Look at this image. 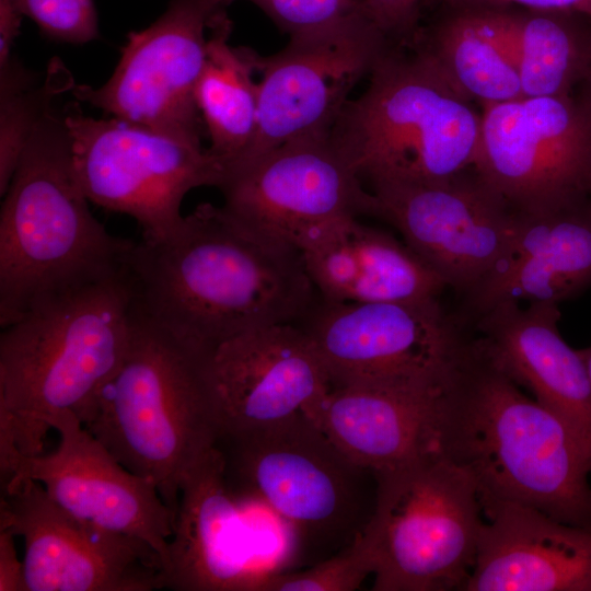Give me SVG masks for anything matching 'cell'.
<instances>
[{"label": "cell", "instance_id": "obj_20", "mask_svg": "<svg viewBox=\"0 0 591 591\" xmlns=\"http://www.w3.org/2000/svg\"><path fill=\"white\" fill-rule=\"evenodd\" d=\"M557 304L503 302L476 317V350L554 414L591 472V381L578 349L563 338Z\"/></svg>", "mask_w": 591, "mask_h": 591}, {"label": "cell", "instance_id": "obj_1", "mask_svg": "<svg viewBox=\"0 0 591 591\" xmlns=\"http://www.w3.org/2000/svg\"><path fill=\"white\" fill-rule=\"evenodd\" d=\"M139 314L205 359L246 332L299 324L317 300L299 251L199 204L126 265Z\"/></svg>", "mask_w": 591, "mask_h": 591}, {"label": "cell", "instance_id": "obj_22", "mask_svg": "<svg viewBox=\"0 0 591 591\" xmlns=\"http://www.w3.org/2000/svg\"><path fill=\"white\" fill-rule=\"evenodd\" d=\"M484 517L464 591H591V528L510 502Z\"/></svg>", "mask_w": 591, "mask_h": 591}, {"label": "cell", "instance_id": "obj_15", "mask_svg": "<svg viewBox=\"0 0 591 591\" xmlns=\"http://www.w3.org/2000/svg\"><path fill=\"white\" fill-rule=\"evenodd\" d=\"M227 8L225 0H171L150 26L128 34L104 84H76L70 93L124 123L201 144L195 89L206 60V32Z\"/></svg>", "mask_w": 591, "mask_h": 591}, {"label": "cell", "instance_id": "obj_30", "mask_svg": "<svg viewBox=\"0 0 591 591\" xmlns=\"http://www.w3.org/2000/svg\"><path fill=\"white\" fill-rule=\"evenodd\" d=\"M237 0H225L228 7ZM259 8L289 37L333 27L370 15L364 0H246ZM371 16V15H370Z\"/></svg>", "mask_w": 591, "mask_h": 591}, {"label": "cell", "instance_id": "obj_19", "mask_svg": "<svg viewBox=\"0 0 591 591\" xmlns=\"http://www.w3.org/2000/svg\"><path fill=\"white\" fill-rule=\"evenodd\" d=\"M202 367L219 436L298 415L318 425L322 406L333 389L323 360L299 324L241 334L202 359Z\"/></svg>", "mask_w": 591, "mask_h": 591}, {"label": "cell", "instance_id": "obj_17", "mask_svg": "<svg viewBox=\"0 0 591 591\" xmlns=\"http://www.w3.org/2000/svg\"><path fill=\"white\" fill-rule=\"evenodd\" d=\"M369 187L375 217L393 224L448 287L465 296L507 253L514 210L474 167L434 183Z\"/></svg>", "mask_w": 591, "mask_h": 591}, {"label": "cell", "instance_id": "obj_38", "mask_svg": "<svg viewBox=\"0 0 591 591\" xmlns=\"http://www.w3.org/2000/svg\"><path fill=\"white\" fill-rule=\"evenodd\" d=\"M590 199H591V194H590Z\"/></svg>", "mask_w": 591, "mask_h": 591}, {"label": "cell", "instance_id": "obj_34", "mask_svg": "<svg viewBox=\"0 0 591 591\" xmlns=\"http://www.w3.org/2000/svg\"><path fill=\"white\" fill-rule=\"evenodd\" d=\"M15 537L10 530L0 528V591H25L24 563L19 557Z\"/></svg>", "mask_w": 591, "mask_h": 591}, {"label": "cell", "instance_id": "obj_5", "mask_svg": "<svg viewBox=\"0 0 591 591\" xmlns=\"http://www.w3.org/2000/svg\"><path fill=\"white\" fill-rule=\"evenodd\" d=\"M82 424L123 466L153 482L174 515L184 478L219 436L202 358L139 312L120 366Z\"/></svg>", "mask_w": 591, "mask_h": 591}, {"label": "cell", "instance_id": "obj_2", "mask_svg": "<svg viewBox=\"0 0 591 591\" xmlns=\"http://www.w3.org/2000/svg\"><path fill=\"white\" fill-rule=\"evenodd\" d=\"M438 451L473 479L484 511L510 502L591 528V474L567 427L474 347L444 390Z\"/></svg>", "mask_w": 591, "mask_h": 591}, {"label": "cell", "instance_id": "obj_9", "mask_svg": "<svg viewBox=\"0 0 591 591\" xmlns=\"http://www.w3.org/2000/svg\"><path fill=\"white\" fill-rule=\"evenodd\" d=\"M303 558L292 529L258 500L228 487L216 447L183 480L163 589L259 591Z\"/></svg>", "mask_w": 591, "mask_h": 591}, {"label": "cell", "instance_id": "obj_10", "mask_svg": "<svg viewBox=\"0 0 591 591\" xmlns=\"http://www.w3.org/2000/svg\"><path fill=\"white\" fill-rule=\"evenodd\" d=\"M299 325L332 386L434 389L467 358L472 339L437 300L327 302L317 297Z\"/></svg>", "mask_w": 591, "mask_h": 591}, {"label": "cell", "instance_id": "obj_27", "mask_svg": "<svg viewBox=\"0 0 591 591\" xmlns=\"http://www.w3.org/2000/svg\"><path fill=\"white\" fill-rule=\"evenodd\" d=\"M512 32L523 96L571 95L591 73V18L500 7Z\"/></svg>", "mask_w": 591, "mask_h": 591}, {"label": "cell", "instance_id": "obj_18", "mask_svg": "<svg viewBox=\"0 0 591 591\" xmlns=\"http://www.w3.org/2000/svg\"><path fill=\"white\" fill-rule=\"evenodd\" d=\"M48 426L59 433L58 447L16 456L0 472L1 487L34 479L73 517L146 542L164 568L175 515L155 484L123 466L73 413L53 415Z\"/></svg>", "mask_w": 591, "mask_h": 591}, {"label": "cell", "instance_id": "obj_3", "mask_svg": "<svg viewBox=\"0 0 591 591\" xmlns=\"http://www.w3.org/2000/svg\"><path fill=\"white\" fill-rule=\"evenodd\" d=\"M137 315L125 268L1 327L0 471L44 452L53 415L83 421L120 366Z\"/></svg>", "mask_w": 591, "mask_h": 591}, {"label": "cell", "instance_id": "obj_14", "mask_svg": "<svg viewBox=\"0 0 591 591\" xmlns=\"http://www.w3.org/2000/svg\"><path fill=\"white\" fill-rule=\"evenodd\" d=\"M235 221L297 250L349 217H375V199L328 136L285 143L229 170L218 187Z\"/></svg>", "mask_w": 591, "mask_h": 591}, {"label": "cell", "instance_id": "obj_28", "mask_svg": "<svg viewBox=\"0 0 591 591\" xmlns=\"http://www.w3.org/2000/svg\"><path fill=\"white\" fill-rule=\"evenodd\" d=\"M74 85L73 77L59 58L50 61L40 85H35L34 74L13 56L0 65L1 196L9 187L36 123L60 94L71 92Z\"/></svg>", "mask_w": 591, "mask_h": 591}, {"label": "cell", "instance_id": "obj_21", "mask_svg": "<svg viewBox=\"0 0 591 591\" xmlns=\"http://www.w3.org/2000/svg\"><path fill=\"white\" fill-rule=\"evenodd\" d=\"M591 288V199L542 211H514V229L502 260L465 296L478 317L503 302L551 303Z\"/></svg>", "mask_w": 591, "mask_h": 591}, {"label": "cell", "instance_id": "obj_16", "mask_svg": "<svg viewBox=\"0 0 591 591\" xmlns=\"http://www.w3.org/2000/svg\"><path fill=\"white\" fill-rule=\"evenodd\" d=\"M0 528L23 538L25 591L163 589L150 545L73 517L34 479L1 487Z\"/></svg>", "mask_w": 591, "mask_h": 591}, {"label": "cell", "instance_id": "obj_29", "mask_svg": "<svg viewBox=\"0 0 591 591\" xmlns=\"http://www.w3.org/2000/svg\"><path fill=\"white\" fill-rule=\"evenodd\" d=\"M373 571V551L362 530L352 543L310 568L267 578L259 591H352Z\"/></svg>", "mask_w": 591, "mask_h": 591}, {"label": "cell", "instance_id": "obj_35", "mask_svg": "<svg viewBox=\"0 0 591 591\" xmlns=\"http://www.w3.org/2000/svg\"><path fill=\"white\" fill-rule=\"evenodd\" d=\"M575 95L589 108L591 112V73L586 81L578 88Z\"/></svg>", "mask_w": 591, "mask_h": 591}, {"label": "cell", "instance_id": "obj_8", "mask_svg": "<svg viewBox=\"0 0 591 591\" xmlns=\"http://www.w3.org/2000/svg\"><path fill=\"white\" fill-rule=\"evenodd\" d=\"M363 529L374 555V591L464 590L485 523L470 475L433 452L375 472Z\"/></svg>", "mask_w": 591, "mask_h": 591}, {"label": "cell", "instance_id": "obj_7", "mask_svg": "<svg viewBox=\"0 0 591 591\" xmlns=\"http://www.w3.org/2000/svg\"><path fill=\"white\" fill-rule=\"evenodd\" d=\"M229 489L260 501L294 532L302 551L331 555L352 543L373 510V472L345 454L310 417L219 436Z\"/></svg>", "mask_w": 591, "mask_h": 591}, {"label": "cell", "instance_id": "obj_37", "mask_svg": "<svg viewBox=\"0 0 591 591\" xmlns=\"http://www.w3.org/2000/svg\"><path fill=\"white\" fill-rule=\"evenodd\" d=\"M433 0H424V12L429 8Z\"/></svg>", "mask_w": 591, "mask_h": 591}, {"label": "cell", "instance_id": "obj_24", "mask_svg": "<svg viewBox=\"0 0 591 591\" xmlns=\"http://www.w3.org/2000/svg\"><path fill=\"white\" fill-rule=\"evenodd\" d=\"M450 382L434 389L333 387L318 426L360 466L373 473L393 468L439 452L437 416Z\"/></svg>", "mask_w": 591, "mask_h": 591}, {"label": "cell", "instance_id": "obj_4", "mask_svg": "<svg viewBox=\"0 0 591 591\" xmlns=\"http://www.w3.org/2000/svg\"><path fill=\"white\" fill-rule=\"evenodd\" d=\"M0 215V325L126 268L135 244L91 213L76 176L63 109L36 123Z\"/></svg>", "mask_w": 591, "mask_h": 591}, {"label": "cell", "instance_id": "obj_12", "mask_svg": "<svg viewBox=\"0 0 591 591\" xmlns=\"http://www.w3.org/2000/svg\"><path fill=\"white\" fill-rule=\"evenodd\" d=\"M474 169L514 211L588 199L591 112L575 94L484 106Z\"/></svg>", "mask_w": 591, "mask_h": 591}, {"label": "cell", "instance_id": "obj_25", "mask_svg": "<svg viewBox=\"0 0 591 591\" xmlns=\"http://www.w3.org/2000/svg\"><path fill=\"white\" fill-rule=\"evenodd\" d=\"M408 47L482 107L523 96L512 32L500 7L438 5Z\"/></svg>", "mask_w": 591, "mask_h": 591}, {"label": "cell", "instance_id": "obj_31", "mask_svg": "<svg viewBox=\"0 0 591 591\" xmlns=\"http://www.w3.org/2000/svg\"><path fill=\"white\" fill-rule=\"evenodd\" d=\"M21 16L33 20L49 39L84 44L99 37L93 0H11Z\"/></svg>", "mask_w": 591, "mask_h": 591}, {"label": "cell", "instance_id": "obj_6", "mask_svg": "<svg viewBox=\"0 0 591 591\" xmlns=\"http://www.w3.org/2000/svg\"><path fill=\"white\" fill-rule=\"evenodd\" d=\"M482 112L409 48L391 47L332 138L369 186L424 184L474 167Z\"/></svg>", "mask_w": 591, "mask_h": 591}, {"label": "cell", "instance_id": "obj_36", "mask_svg": "<svg viewBox=\"0 0 591 591\" xmlns=\"http://www.w3.org/2000/svg\"><path fill=\"white\" fill-rule=\"evenodd\" d=\"M579 354L586 364V368L588 370V374L591 381V346L582 349H578Z\"/></svg>", "mask_w": 591, "mask_h": 591}, {"label": "cell", "instance_id": "obj_23", "mask_svg": "<svg viewBox=\"0 0 591 591\" xmlns=\"http://www.w3.org/2000/svg\"><path fill=\"white\" fill-rule=\"evenodd\" d=\"M320 299L327 302H421L448 287L412 248L349 217L315 233L300 248Z\"/></svg>", "mask_w": 591, "mask_h": 591}, {"label": "cell", "instance_id": "obj_26", "mask_svg": "<svg viewBox=\"0 0 591 591\" xmlns=\"http://www.w3.org/2000/svg\"><path fill=\"white\" fill-rule=\"evenodd\" d=\"M227 10L209 27L206 60L195 89V101L208 134V150L225 173L248 150L256 130L259 55L234 47ZM224 176V174H223Z\"/></svg>", "mask_w": 591, "mask_h": 591}, {"label": "cell", "instance_id": "obj_33", "mask_svg": "<svg viewBox=\"0 0 591 591\" xmlns=\"http://www.w3.org/2000/svg\"><path fill=\"white\" fill-rule=\"evenodd\" d=\"M438 5L521 7L529 9L568 10L591 18V0H433L425 14Z\"/></svg>", "mask_w": 591, "mask_h": 591}, {"label": "cell", "instance_id": "obj_13", "mask_svg": "<svg viewBox=\"0 0 591 591\" xmlns=\"http://www.w3.org/2000/svg\"><path fill=\"white\" fill-rule=\"evenodd\" d=\"M391 47L372 18L362 15L291 36L277 54L259 55L255 135L229 170L285 143L331 135L352 89Z\"/></svg>", "mask_w": 591, "mask_h": 591}, {"label": "cell", "instance_id": "obj_11", "mask_svg": "<svg viewBox=\"0 0 591 591\" xmlns=\"http://www.w3.org/2000/svg\"><path fill=\"white\" fill-rule=\"evenodd\" d=\"M72 166L89 201L134 218L143 239H159L183 220L192 189L222 182L208 148L117 118L85 115L78 101L63 107Z\"/></svg>", "mask_w": 591, "mask_h": 591}, {"label": "cell", "instance_id": "obj_32", "mask_svg": "<svg viewBox=\"0 0 591 591\" xmlns=\"http://www.w3.org/2000/svg\"><path fill=\"white\" fill-rule=\"evenodd\" d=\"M368 11L395 47L408 48L424 20V0H364Z\"/></svg>", "mask_w": 591, "mask_h": 591}]
</instances>
